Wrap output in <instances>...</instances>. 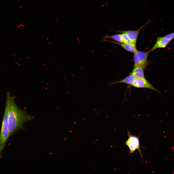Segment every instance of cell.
Wrapping results in <instances>:
<instances>
[{"label":"cell","mask_w":174,"mask_h":174,"mask_svg":"<svg viewBox=\"0 0 174 174\" xmlns=\"http://www.w3.org/2000/svg\"><path fill=\"white\" fill-rule=\"evenodd\" d=\"M121 34L123 44H129L132 43L126 34L124 33H122Z\"/></svg>","instance_id":"7c38bea8"},{"label":"cell","mask_w":174,"mask_h":174,"mask_svg":"<svg viewBox=\"0 0 174 174\" xmlns=\"http://www.w3.org/2000/svg\"><path fill=\"white\" fill-rule=\"evenodd\" d=\"M8 105L6 102L0 132V158L2 151L10 135L8 128Z\"/></svg>","instance_id":"7a4b0ae2"},{"label":"cell","mask_w":174,"mask_h":174,"mask_svg":"<svg viewBox=\"0 0 174 174\" xmlns=\"http://www.w3.org/2000/svg\"><path fill=\"white\" fill-rule=\"evenodd\" d=\"M127 130L128 138L125 143L129 149L130 154L133 153L136 150H138L142 159V156L140 149L139 138L136 136L131 135L129 130Z\"/></svg>","instance_id":"277c9868"},{"label":"cell","mask_w":174,"mask_h":174,"mask_svg":"<svg viewBox=\"0 0 174 174\" xmlns=\"http://www.w3.org/2000/svg\"><path fill=\"white\" fill-rule=\"evenodd\" d=\"M131 85L135 87L146 88L152 89L161 94L160 92L154 88L145 78H136L133 80Z\"/></svg>","instance_id":"8992f818"},{"label":"cell","mask_w":174,"mask_h":174,"mask_svg":"<svg viewBox=\"0 0 174 174\" xmlns=\"http://www.w3.org/2000/svg\"><path fill=\"white\" fill-rule=\"evenodd\" d=\"M174 39V32L162 37H157L155 44L149 52H150L158 48L165 47Z\"/></svg>","instance_id":"5b68a950"},{"label":"cell","mask_w":174,"mask_h":174,"mask_svg":"<svg viewBox=\"0 0 174 174\" xmlns=\"http://www.w3.org/2000/svg\"><path fill=\"white\" fill-rule=\"evenodd\" d=\"M103 37L104 38L101 41L102 42H103L104 41L107 39L110 38L112 39L117 42L123 43L122 40L121 34H116L111 36L105 35Z\"/></svg>","instance_id":"8fae6325"},{"label":"cell","mask_w":174,"mask_h":174,"mask_svg":"<svg viewBox=\"0 0 174 174\" xmlns=\"http://www.w3.org/2000/svg\"><path fill=\"white\" fill-rule=\"evenodd\" d=\"M136 77L131 73L124 79L118 81L111 82L109 83L110 86L112 85L118 83H123L131 85L133 80Z\"/></svg>","instance_id":"9c48e42d"},{"label":"cell","mask_w":174,"mask_h":174,"mask_svg":"<svg viewBox=\"0 0 174 174\" xmlns=\"http://www.w3.org/2000/svg\"><path fill=\"white\" fill-rule=\"evenodd\" d=\"M6 102L8 105V128L10 136L17 131L23 129L24 123L31 120L33 117L17 106L14 97L11 96L8 92H7Z\"/></svg>","instance_id":"6da1fadb"},{"label":"cell","mask_w":174,"mask_h":174,"mask_svg":"<svg viewBox=\"0 0 174 174\" xmlns=\"http://www.w3.org/2000/svg\"><path fill=\"white\" fill-rule=\"evenodd\" d=\"M144 70L140 67H134L131 73L135 75L136 78H145L144 74Z\"/></svg>","instance_id":"30bf717a"},{"label":"cell","mask_w":174,"mask_h":174,"mask_svg":"<svg viewBox=\"0 0 174 174\" xmlns=\"http://www.w3.org/2000/svg\"><path fill=\"white\" fill-rule=\"evenodd\" d=\"M150 20H149L139 29L135 31H117L116 32L125 34L130 39L132 43L136 44L138 35L140 31L146 25L150 23Z\"/></svg>","instance_id":"52a82bcc"},{"label":"cell","mask_w":174,"mask_h":174,"mask_svg":"<svg viewBox=\"0 0 174 174\" xmlns=\"http://www.w3.org/2000/svg\"><path fill=\"white\" fill-rule=\"evenodd\" d=\"M103 42H109L116 44L122 46L126 50L131 52L134 53L137 50L136 47V44L132 43L127 44L107 39L104 40Z\"/></svg>","instance_id":"ba28073f"},{"label":"cell","mask_w":174,"mask_h":174,"mask_svg":"<svg viewBox=\"0 0 174 174\" xmlns=\"http://www.w3.org/2000/svg\"><path fill=\"white\" fill-rule=\"evenodd\" d=\"M150 52H144L137 50L134 52V67H140L145 70L147 65V58Z\"/></svg>","instance_id":"3957f363"}]
</instances>
